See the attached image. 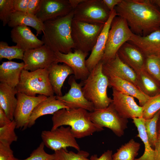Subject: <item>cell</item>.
Masks as SVG:
<instances>
[{"mask_svg": "<svg viewBox=\"0 0 160 160\" xmlns=\"http://www.w3.org/2000/svg\"><path fill=\"white\" fill-rule=\"evenodd\" d=\"M114 9L136 35L146 36L160 28V11L152 0H122Z\"/></svg>", "mask_w": 160, "mask_h": 160, "instance_id": "obj_1", "label": "cell"}, {"mask_svg": "<svg viewBox=\"0 0 160 160\" xmlns=\"http://www.w3.org/2000/svg\"><path fill=\"white\" fill-rule=\"evenodd\" d=\"M73 10L66 15L44 23L41 41L54 52L67 54L75 49L71 36V25Z\"/></svg>", "mask_w": 160, "mask_h": 160, "instance_id": "obj_2", "label": "cell"}, {"mask_svg": "<svg viewBox=\"0 0 160 160\" xmlns=\"http://www.w3.org/2000/svg\"><path fill=\"white\" fill-rule=\"evenodd\" d=\"M53 115L51 130L68 125L76 138H83L104 129L91 121L89 112L83 108H63Z\"/></svg>", "mask_w": 160, "mask_h": 160, "instance_id": "obj_3", "label": "cell"}, {"mask_svg": "<svg viewBox=\"0 0 160 160\" xmlns=\"http://www.w3.org/2000/svg\"><path fill=\"white\" fill-rule=\"evenodd\" d=\"M103 65L102 62H100L88 77L81 83L84 97L93 104L95 109L107 107L112 102V99L107 95L109 80L103 72Z\"/></svg>", "mask_w": 160, "mask_h": 160, "instance_id": "obj_4", "label": "cell"}, {"mask_svg": "<svg viewBox=\"0 0 160 160\" xmlns=\"http://www.w3.org/2000/svg\"><path fill=\"white\" fill-rule=\"evenodd\" d=\"M15 88L18 92L31 96L39 94L48 97L54 94L49 82L48 68L32 71L23 69Z\"/></svg>", "mask_w": 160, "mask_h": 160, "instance_id": "obj_5", "label": "cell"}, {"mask_svg": "<svg viewBox=\"0 0 160 160\" xmlns=\"http://www.w3.org/2000/svg\"><path fill=\"white\" fill-rule=\"evenodd\" d=\"M133 33L125 20L115 17L111 23L105 50L101 60L104 64L113 59L121 47L130 40Z\"/></svg>", "mask_w": 160, "mask_h": 160, "instance_id": "obj_6", "label": "cell"}, {"mask_svg": "<svg viewBox=\"0 0 160 160\" xmlns=\"http://www.w3.org/2000/svg\"><path fill=\"white\" fill-rule=\"evenodd\" d=\"M104 25L87 23L73 18L71 25V36L75 49L87 53L92 51Z\"/></svg>", "mask_w": 160, "mask_h": 160, "instance_id": "obj_7", "label": "cell"}, {"mask_svg": "<svg viewBox=\"0 0 160 160\" xmlns=\"http://www.w3.org/2000/svg\"><path fill=\"white\" fill-rule=\"evenodd\" d=\"M73 19L93 24H105L110 14L103 0H85L73 9Z\"/></svg>", "mask_w": 160, "mask_h": 160, "instance_id": "obj_8", "label": "cell"}, {"mask_svg": "<svg viewBox=\"0 0 160 160\" xmlns=\"http://www.w3.org/2000/svg\"><path fill=\"white\" fill-rule=\"evenodd\" d=\"M90 119L94 124L101 127L110 129L119 137L123 136L127 128L128 121L120 116L112 103L104 108L95 109L89 112Z\"/></svg>", "mask_w": 160, "mask_h": 160, "instance_id": "obj_9", "label": "cell"}, {"mask_svg": "<svg viewBox=\"0 0 160 160\" xmlns=\"http://www.w3.org/2000/svg\"><path fill=\"white\" fill-rule=\"evenodd\" d=\"M41 137L45 146L54 151L62 148L67 150L68 147L80 150L70 126H62L54 130L43 131Z\"/></svg>", "mask_w": 160, "mask_h": 160, "instance_id": "obj_10", "label": "cell"}, {"mask_svg": "<svg viewBox=\"0 0 160 160\" xmlns=\"http://www.w3.org/2000/svg\"><path fill=\"white\" fill-rule=\"evenodd\" d=\"M16 95L17 102L14 120L16 122V128L24 130L28 127L30 116L34 108L48 97L41 95L31 96L20 92Z\"/></svg>", "mask_w": 160, "mask_h": 160, "instance_id": "obj_11", "label": "cell"}, {"mask_svg": "<svg viewBox=\"0 0 160 160\" xmlns=\"http://www.w3.org/2000/svg\"><path fill=\"white\" fill-rule=\"evenodd\" d=\"M23 60L25 64L24 69L30 71L47 68L52 64L57 63L55 52L44 44L25 51Z\"/></svg>", "mask_w": 160, "mask_h": 160, "instance_id": "obj_12", "label": "cell"}, {"mask_svg": "<svg viewBox=\"0 0 160 160\" xmlns=\"http://www.w3.org/2000/svg\"><path fill=\"white\" fill-rule=\"evenodd\" d=\"M56 63H63L69 66L74 72V76L76 80L84 81L88 76L90 72L86 64V58L88 53L75 49L73 52L67 54L59 52H55Z\"/></svg>", "mask_w": 160, "mask_h": 160, "instance_id": "obj_13", "label": "cell"}, {"mask_svg": "<svg viewBox=\"0 0 160 160\" xmlns=\"http://www.w3.org/2000/svg\"><path fill=\"white\" fill-rule=\"evenodd\" d=\"M112 88V103L120 116L126 119L142 117L143 107L136 103L134 97Z\"/></svg>", "mask_w": 160, "mask_h": 160, "instance_id": "obj_14", "label": "cell"}, {"mask_svg": "<svg viewBox=\"0 0 160 160\" xmlns=\"http://www.w3.org/2000/svg\"><path fill=\"white\" fill-rule=\"evenodd\" d=\"M68 83L70 88L64 95L57 96V98L62 101L69 108H81L91 112L95 109L93 104L84 97L82 90L81 83H77L74 75L70 77Z\"/></svg>", "mask_w": 160, "mask_h": 160, "instance_id": "obj_15", "label": "cell"}, {"mask_svg": "<svg viewBox=\"0 0 160 160\" xmlns=\"http://www.w3.org/2000/svg\"><path fill=\"white\" fill-rule=\"evenodd\" d=\"M73 9L69 0H41L35 15L42 22L65 16Z\"/></svg>", "mask_w": 160, "mask_h": 160, "instance_id": "obj_16", "label": "cell"}, {"mask_svg": "<svg viewBox=\"0 0 160 160\" xmlns=\"http://www.w3.org/2000/svg\"><path fill=\"white\" fill-rule=\"evenodd\" d=\"M117 15L114 9L111 11L109 17L104 24L89 56L86 60V66L90 72L103 57L111 22L114 17Z\"/></svg>", "mask_w": 160, "mask_h": 160, "instance_id": "obj_17", "label": "cell"}, {"mask_svg": "<svg viewBox=\"0 0 160 160\" xmlns=\"http://www.w3.org/2000/svg\"><path fill=\"white\" fill-rule=\"evenodd\" d=\"M102 71L108 78L117 76L132 83L140 88L136 73L120 58L117 53L113 59L103 64Z\"/></svg>", "mask_w": 160, "mask_h": 160, "instance_id": "obj_18", "label": "cell"}, {"mask_svg": "<svg viewBox=\"0 0 160 160\" xmlns=\"http://www.w3.org/2000/svg\"><path fill=\"white\" fill-rule=\"evenodd\" d=\"M120 58L137 73L145 69L146 57L134 45L127 42L119 50Z\"/></svg>", "mask_w": 160, "mask_h": 160, "instance_id": "obj_19", "label": "cell"}, {"mask_svg": "<svg viewBox=\"0 0 160 160\" xmlns=\"http://www.w3.org/2000/svg\"><path fill=\"white\" fill-rule=\"evenodd\" d=\"M128 42L137 47L146 57L151 55L160 56V28L145 36L133 33Z\"/></svg>", "mask_w": 160, "mask_h": 160, "instance_id": "obj_20", "label": "cell"}, {"mask_svg": "<svg viewBox=\"0 0 160 160\" xmlns=\"http://www.w3.org/2000/svg\"><path fill=\"white\" fill-rule=\"evenodd\" d=\"M11 38L16 45L25 51L39 47L44 44L28 26L20 25L12 28Z\"/></svg>", "mask_w": 160, "mask_h": 160, "instance_id": "obj_21", "label": "cell"}, {"mask_svg": "<svg viewBox=\"0 0 160 160\" xmlns=\"http://www.w3.org/2000/svg\"><path fill=\"white\" fill-rule=\"evenodd\" d=\"M109 87L125 95L135 98L140 106H143L150 97L146 95L132 83L116 76L108 78Z\"/></svg>", "mask_w": 160, "mask_h": 160, "instance_id": "obj_22", "label": "cell"}, {"mask_svg": "<svg viewBox=\"0 0 160 160\" xmlns=\"http://www.w3.org/2000/svg\"><path fill=\"white\" fill-rule=\"evenodd\" d=\"M69 109L61 101L57 98V96L48 97L45 100L39 103L34 108L30 116L28 127L33 126L36 120L40 117L47 114H54L58 110Z\"/></svg>", "mask_w": 160, "mask_h": 160, "instance_id": "obj_23", "label": "cell"}, {"mask_svg": "<svg viewBox=\"0 0 160 160\" xmlns=\"http://www.w3.org/2000/svg\"><path fill=\"white\" fill-rule=\"evenodd\" d=\"M49 78L54 93L57 96H61L62 87L68 76L74 72L72 69L65 64H52L48 68Z\"/></svg>", "mask_w": 160, "mask_h": 160, "instance_id": "obj_24", "label": "cell"}, {"mask_svg": "<svg viewBox=\"0 0 160 160\" xmlns=\"http://www.w3.org/2000/svg\"><path fill=\"white\" fill-rule=\"evenodd\" d=\"M24 62L12 61L3 62L0 65V82L13 88L19 83L22 71L24 69Z\"/></svg>", "mask_w": 160, "mask_h": 160, "instance_id": "obj_25", "label": "cell"}, {"mask_svg": "<svg viewBox=\"0 0 160 160\" xmlns=\"http://www.w3.org/2000/svg\"><path fill=\"white\" fill-rule=\"evenodd\" d=\"M17 93L16 88L0 83V107L11 121L14 119V113L17 102V99L15 96Z\"/></svg>", "mask_w": 160, "mask_h": 160, "instance_id": "obj_26", "label": "cell"}, {"mask_svg": "<svg viewBox=\"0 0 160 160\" xmlns=\"http://www.w3.org/2000/svg\"><path fill=\"white\" fill-rule=\"evenodd\" d=\"M7 25L12 28L20 25L30 26L36 30V36L41 34L44 30V23L35 15L26 12H14Z\"/></svg>", "mask_w": 160, "mask_h": 160, "instance_id": "obj_27", "label": "cell"}, {"mask_svg": "<svg viewBox=\"0 0 160 160\" xmlns=\"http://www.w3.org/2000/svg\"><path fill=\"white\" fill-rule=\"evenodd\" d=\"M133 122L138 131L137 137L140 138L144 145V151L140 157L134 160H154V150L152 148L148 141L145 126V120L142 117L134 118Z\"/></svg>", "mask_w": 160, "mask_h": 160, "instance_id": "obj_28", "label": "cell"}, {"mask_svg": "<svg viewBox=\"0 0 160 160\" xmlns=\"http://www.w3.org/2000/svg\"><path fill=\"white\" fill-rule=\"evenodd\" d=\"M137 74L139 87L146 95L152 97L160 93V85L145 69Z\"/></svg>", "mask_w": 160, "mask_h": 160, "instance_id": "obj_29", "label": "cell"}, {"mask_svg": "<svg viewBox=\"0 0 160 160\" xmlns=\"http://www.w3.org/2000/svg\"><path fill=\"white\" fill-rule=\"evenodd\" d=\"M140 144L133 139L122 145L112 155L113 160H134L138 154Z\"/></svg>", "mask_w": 160, "mask_h": 160, "instance_id": "obj_30", "label": "cell"}, {"mask_svg": "<svg viewBox=\"0 0 160 160\" xmlns=\"http://www.w3.org/2000/svg\"><path fill=\"white\" fill-rule=\"evenodd\" d=\"M25 51L16 45L9 46L6 42H0V60L6 58L10 60L17 59L23 60Z\"/></svg>", "mask_w": 160, "mask_h": 160, "instance_id": "obj_31", "label": "cell"}, {"mask_svg": "<svg viewBox=\"0 0 160 160\" xmlns=\"http://www.w3.org/2000/svg\"><path fill=\"white\" fill-rule=\"evenodd\" d=\"M160 110L152 118L145 120V126L149 144L151 147H155L158 139L157 122Z\"/></svg>", "mask_w": 160, "mask_h": 160, "instance_id": "obj_32", "label": "cell"}, {"mask_svg": "<svg viewBox=\"0 0 160 160\" xmlns=\"http://www.w3.org/2000/svg\"><path fill=\"white\" fill-rule=\"evenodd\" d=\"M54 154L55 160H90L88 158L89 153L83 150L76 153L62 148L55 151Z\"/></svg>", "mask_w": 160, "mask_h": 160, "instance_id": "obj_33", "label": "cell"}, {"mask_svg": "<svg viewBox=\"0 0 160 160\" xmlns=\"http://www.w3.org/2000/svg\"><path fill=\"white\" fill-rule=\"evenodd\" d=\"M145 70L160 85V56L146 57Z\"/></svg>", "mask_w": 160, "mask_h": 160, "instance_id": "obj_34", "label": "cell"}, {"mask_svg": "<svg viewBox=\"0 0 160 160\" xmlns=\"http://www.w3.org/2000/svg\"><path fill=\"white\" fill-rule=\"evenodd\" d=\"M143 107L142 117L145 119L153 117L160 110V93L150 97Z\"/></svg>", "mask_w": 160, "mask_h": 160, "instance_id": "obj_35", "label": "cell"}, {"mask_svg": "<svg viewBox=\"0 0 160 160\" xmlns=\"http://www.w3.org/2000/svg\"><path fill=\"white\" fill-rule=\"evenodd\" d=\"M16 128V124L14 119L8 124L0 127V141L10 145L13 142L16 141L18 137L15 131Z\"/></svg>", "mask_w": 160, "mask_h": 160, "instance_id": "obj_36", "label": "cell"}, {"mask_svg": "<svg viewBox=\"0 0 160 160\" xmlns=\"http://www.w3.org/2000/svg\"><path fill=\"white\" fill-rule=\"evenodd\" d=\"M15 12L14 0H0V20L4 26L8 24Z\"/></svg>", "mask_w": 160, "mask_h": 160, "instance_id": "obj_37", "label": "cell"}, {"mask_svg": "<svg viewBox=\"0 0 160 160\" xmlns=\"http://www.w3.org/2000/svg\"><path fill=\"white\" fill-rule=\"evenodd\" d=\"M45 145L42 141L39 146L34 150L27 158L19 160H55L54 153L49 154L44 150Z\"/></svg>", "mask_w": 160, "mask_h": 160, "instance_id": "obj_38", "label": "cell"}, {"mask_svg": "<svg viewBox=\"0 0 160 160\" xmlns=\"http://www.w3.org/2000/svg\"><path fill=\"white\" fill-rule=\"evenodd\" d=\"M10 145L0 141V160H12L15 157Z\"/></svg>", "mask_w": 160, "mask_h": 160, "instance_id": "obj_39", "label": "cell"}, {"mask_svg": "<svg viewBox=\"0 0 160 160\" xmlns=\"http://www.w3.org/2000/svg\"><path fill=\"white\" fill-rule=\"evenodd\" d=\"M29 1V0H14V7L15 12L27 13Z\"/></svg>", "mask_w": 160, "mask_h": 160, "instance_id": "obj_40", "label": "cell"}, {"mask_svg": "<svg viewBox=\"0 0 160 160\" xmlns=\"http://www.w3.org/2000/svg\"><path fill=\"white\" fill-rule=\"evenodd\" d=\"M41 0H29L27 13L35 15L39 8Z\"/></svg>", "mask_w": 160, "mask_h": 160, "instance_id": "obj_41", "label": "cell"}, {"mask_svg": "<svg viewBox=\"0 0 160 160\" xmlns=\"http://www.w3.org/2000/svg\"><path fill=\"white\" fill-rule=\"evenodd\" d=\"M112 151L108 150L105 151L99 157H98L97 154H94L91 156L90 160H113Z\"/></svg>", "mask_w": 160, "mask_h": 160, "instance_id": "obj_42", "label": "cell"}, {"mask_svg": "<svg viewBox=\"0 0 160 160\" xmlns=\"http://www.w3.org/2000/svg\"><path fill=\"white\" fill-rule=\"evenodd\" d=\"M122 0H103V2L107 8L111 11L119 4Z\"/></svg>", "mask_w": 160, "mask_h": 160, "instance_id": "obj_43", "label": "cell"}, {"mask_svg": "<svg viewBox=\"0 0 160 160\" xmlns=\"http://www.w3.org/2000/svg\"><path fill=\"white\" fill-rule=\"evenodd\" d=\"M12 121L8 117L4 111L0 107V127L8 124Z\"/></svg>", "mask_w": 160, "mask_h": 160, "instance_id": "obj_44", "label": "cell"}, {"mask_svg": "<svg viewBox=\"0 0 160 160\" xmlns=\"http://www.w3.org/2000/svg\"><path fill=\"white\" fill-rule=\"evenodd\" d=\"M154 150V160H160V135H158L157 140Z\"/></svg>", "mask_w": 160, "mask_h": 160, "instance_id": "obj_45", "label": "cell"}, {"mask_svg": "<svg viewBox=\"0 0 160 160\" xmlns=\"http://www.w3.org/2000/svg\"><path fill=\"white\" fill-rule=\"evenodd\" d=\"M70 4L73 9H74L81 3L85 0H69Z\"/></svg>", "mask_w": 160, "mask_h": 160, "instance_id": "obj_46", "label": "cell"}, {"mask_svg": "<svg viewBox=\"0 0 160 160\" xmlns=\"http://www.w3.org/2000/svg\"><path fill=\"white\" fill-rule=\"evenodd\" d=\"M157 131L158 135H160V110L157 122Z\"/></svg>", "mask_w": 160, "mask_h": 160, "instance_id": "obj_47", "label": "cell"}, {"mask_svg": "<svg viewBox=\"0 0 160 160\" xmlns=\"http://www.w3.org/2000/svg\"><path fill=\"white\" fill-rule=\"evenodd\" d=\"M153 3L159 7L160 11V0H152Z\"/></svg>", "mask_w": 160, "mask_h": 160, "instance_id": "obj_48", "label": "cell"}, {"mask_svg": "<svg viewBox=\"0 0 160 160\" xmlns=\"http://www.w3.org/2000/svg\"><path fill=\"white\" fill-rule=\"evenodd\" d=\"M12 160H19V159H17L16 158H15L13 159Z\"/></svg>", "mask_w": 160, "mask_h": 160, "instance_id": "obj_49", "label": "cell"}]
</instances>
